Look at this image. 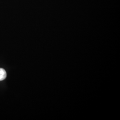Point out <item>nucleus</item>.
I'll list each match as a JSON object with an SVG mask.
<instances>
[{
	"instance_id": "1",
	"label": "nucleus",
	"mask_w": 120,
	"mask_h": 120,
	"mask_svg": "<svg viewBox=\"0 0 120 120\" xmlns=\"http://www.w3.org/2000/svg\"><path fill=\"white\" fill-rule=\"evenodd\" d=\"M7 74L4 69L0 68V81L4 80L6 77Z\"/></svg>"
}]
</instances>
